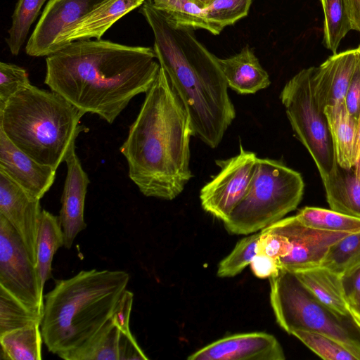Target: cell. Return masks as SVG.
Segmentation results:
<instances>
[{
	"instance_id": "cell-1",
	"label": "cell",
	"mask_w": 360,
	"mask_h": 360,
	"mask_svg": "<svg viewBox=\"0 0 360 360\" xmlns=\"http://www.w3.org/2000/svg\"><path fill=\"white\" fill-rule=\"evenodd\" d=\"M154 50L110 41L77 40L46 56L44 83L85 113L112 124L160 68Z\"/></svg>"
},
{
	"instance_id": "cell-2",
	"label": "cell",
	"mask_w": 360,
	"mask_h": 360,
	"mask_svg": "<svg viewBox=\"0 0 360 360\" xmlns=\"http://www.w3.org/2000/svg\"><path fill=\"white\" fill-rule=\"evenodd\" d=\"M186 110L160 67L120 148L130 179L146 197L171 200L193 176Z\"/></svg>"
},
{
	"instance_id": "cell-3",
	"label": "cell",
	"mask_w": 360,
	"mask_h": 360,
	"mask_svg": "<svg viewBox=\"0 0 360 360\" xmlns=\"http://www.w3.org/2000/svg\"><path fill=\"white\" fill-rule=\"evenodd\" d=\"M140 12L153 30L157 60L186 110L193 135L215 148L236 117L218 58L194 30L176 26L151 2L146 1Z\"/></svg>"
},
{
	"instance_id": "cell-4",
	"label": "cell",
	"mask_w": 360,
	"mask_h": 360,
	"mask_svg": "<svg viewBox=\"0 0 360 360\" xmlns=\"http://www.w3.org/2000/svg\"><path fill=\"white\" fill-rule=\"evenodd\" d=\"M129 278L124 271L91 269L56 281L41 324L49 352L60 356L90 340L112 317Z\"/></svg>"
},
{
	"instance_id": "cell-5",
	"label": "cell",
	"mask_w": 360,
	"mask_h": 360,
	"mask_svg": "<svg viewBox=\"0 0 360 360\" xmlns=\"http://www.w3.org/2000/svg\"><path fill=\"white\" fill-rule=\"evenodd\" d=\"M86 114L59 94L32 84L0 108V129L20 150L56 169L85 126Z\"/></svg>"
},
{
	"instance_id": "cell-6",
	"label": "cell",
	"mask_w": 360,
	"mask_h": 360,
	"mask_svg": "<svg viewBox=\"0 0 360 360\" xmlns=\"http://www.w3.org/2000/svg\"><path fill=\"white\" fill-rule=\"evenodd\" d=\"M302 175L280 161L258 158L249 188L224 225L232 234L248 235L283 219L302 200Z\"/></svg>"
},
{
	"instance_id": "cell-7",
	"label": "cell",
	"mask_w": 360,
	"mask_h": 360,
	"mask_svg": "<svg viewBox=\"0 0 360 360\" xmlns=\"http://www.w3.org/2000/svg\"><path fill=\"white\" fill-rule=\"evenodd\" d=\"M270 302L276 319L288 334L295 330L326 335L360 360V329L352 317L340 316L321 303L290 271L269 278Z\"/></svg>"
},
{
	"instance_id": "cell-8",
	"label": "cell",
	"mask_w": 360,
	"mask_h": 360,
	"mask_svg": "<svg viewBox=\"0 0 360 360\" xmlns=\"http://www.w3.org/2000/svg\"><path fill=\"white\" fill-rule=\"evenodd\" d=\"M314 68L294 75L283 86L280 98L295 136L312 158L321 178L330 172L335 158L326 117L313 94Z\"/></svg>"
},
{
	"instance_id": "cell-9",
	"label": "cell",
	"mask_w": 360,
	"mask_h": 360,
	"mask_svg": "<svg viewBox=\"0 0 360 360\" xmlns=\"http://www.w3.org/2000/svg\"><path fill=\"white\" fill-rule=\"evenodd\" d=\"M0 286L30 308L44 312V288L36 263L9 222L0 215Z\"/></svg>"
},
{
	"instance_id": "cell-10",
	"label": "cell",
	"mask_w": 360,
	"mask_h": 360,
	"mask_svg": "<svg viewBox=\"0 0 360 360\" xmlns=\"http://www.w3.org/2000/svg\"><path fill=\"white\" fill-rule=\"evenodd\" d=\"M258 158L240 146V153L229 159L217 160L219 172L200 193L204 210L224 221L245 197Z\"/></svg>"
},
{
	"instance_id": "cell-11",
	"label": "cell",
	"mask_w": 360,
	"mask_h": 360,
	"mask_svg": "<svg viewBox=\"0 0 360 360\" xmlns=\"http://www.w3.org/2000/svg\"><path fill=\"white\" fill-rule=\"evenodd\" d=\"M266 228L288 238L290 251L280 259V266L292 272L321 266L331 246L351 233L314 229L300 222L295 215Z\"/></svg>"
},
{
	"instance_id": "cell-12",
	"label": "cell",
	"mask_w": 360,
	"mask_h": 360,
	"mask_svg": "<svg viewBox=\"0 0 360 360\" xmlns=\"http://www.w3.org/2000/svg\"><path fill=\"white\" fill-rule=\"evenodd\" d=\"M105 0H49L25 46L27 55L48 56L57 40Z\"/></svg>"
},
{
	"instance_id": "cell-13",
	"label": "cell",
	"mask_w": 360,
	"mask_h": 360,
	"mask_svg": "<svg viewBox=\"0 0 360 360\" xmlns=\"http://www.w3.org/2000/svg\"><path fill=\"white\" fill-rule=\"evenodd\" d=\"M41 211L40 200L32 197L0 170V215L18 233L36 264V245Z\"/></svg>"
},
{
	"instance_id": "cell-14",
	"label": "cell",
	"mask_w": 360,
	"mask_h": 360,
	"mask_svg": "<svg viewBox=\"0 0 360 360\" xmlns=\"http://www.w3.org/2000/svg\"><path fill=\"white\" fill-rule=\"evenodd\" d=\"M285 354L272 335L254 332L229 335L191 354L188 360H284Z\"/></svg>"
},
{
	"instance_id": "cell-15",
	"label": "cell",
	"mask_w": 360,
	"mask_h": 360,
	"mask_svg": "<svg viewBox=\"0 0 360 360\" xmlns=\"http://www.w3.org/2000/svg\"><path fill=\"white\" fill-rule=\"evenodd\" d=\"M64 162L67 174L58 217L64 233V247L70 249L77 234L86 228L84 205L90 180L76 153L75 141L71 145Z\"/></svg>"
},
{
	"instance_id": "cell-16",
	"label": "cell",
	"mask_w": 360,
	"mask_h": 360,
	"mask_svg": "<svg viewBox=\"0 0 360 360\" xmlns=\"http://www.w3.org/2000/svg\"><path fill=\"white\" fill-rule=\"evenodd\" d=\"M360 63L359 48L336 53L319 67L314 68L311 82L318 106L324 110L328 105L345 102V97Z\"/></svg>"
},
{
	"instance_id": "cell-17",
	"label": "cell",
	"mask_w": 360,
	"mask_h": 360,
	"mask_svg": "<svg viewBox=\"0 0 360 360\" xmlns=\"http://www.w3.org/2000/svg\"><path fill=\"white\" fill-rule=\"evenodd\" d=\"M0 170L32 197L41 200L53 185L57 169L22 152L0 129Z\"/></svg>"
},
{
	"instance_id": "cell-18",
	"label": "cell",
	"mask_w": 360,
	"mask_h": 360,
	"mask_svg": "<svg viewBox=\"0 0 360 360\" xmlns=\"http://www.w3.org/2000/svg\"><path fill=\"white\" fill-rule=\"evenodd\" d=\"M145 1L105 0L68 30L57 40L54 46V53L74 41L91 38L101 39L113 24L128 13L141 6Z\"/></svg>"
},
{
	"instance_id": "cell-19",
	"label": "cell",
	"mask_w": 360,
	"mask_h": 360,
	"mask_svg": "<svg viewBox=\"0 0 360 360\" xmlns=\"http://www.w3.org/2000/svg\"><path fill=\"white\" fill-rule=\"evenodd\" d=\"M217 60L229 87L238 94H255L270 85L268 73L248 45L240 53Z\"/></svg>"
},
{
	"instance_id": "cell-20",
	"label": "cell",
	"mask_w": 360,
	"mask_h": 360,
	"mask_svg": "<svg viewBox=\"0 0 360 360\" xmlns=\"http://www.w3.org/2000/svg\"><path fill=\"white\" fill-rule=\"evenodd\" d=\"M323 111L337 162L345 169L354 167L358 120L349 112L345 102L326 106Z\"/></svg>"
},
{
	"instance_id": "cell-21",
	"label": "cell",
	"mask_w": 360,
	"mask_h": 360,
	"mask_svg": "<svg viewBox=\"0 0 360 360\" xmlns=\"http://www.w3.org/2000/svg\"><path fill=\"white\" fill-rule=\"evenodd\" d=\"M293 273L324 306L340 316L351 317L342 277L322 266Z\"/></svg>"
},
{
	"instance_id": "cell-22",
	"label": "cell",
	"mask_w": 360,
	"mask_h": 360,
	"mask_svg": "<svg viewBox=\"0 0 360 360\" xmlns=\"http://www.w3.org/2000/svg\"><path fill=\"white\" fill-rule=\"evenodd\" d=\"M321 179L330 208L360 218V180L354 167L345 169L335 159L330 172Z\"/></svg>"
},
{
	"instance_id": "cell-23",
	"label": "cell",
	"mask_w": 360,
	"mask_h": 360,
	"mask_svg": "<svg viewBox=\"0 0 360 360\" xmlns=\"http://www.w3.org/2000/svg\"><path fill=\"white\" fill-rule=\"evenodd\" d=\"M65 238L59 217L42 210L37 245V267L42 288L52 277V261L56 252L64 246Z\"/></svg>"
},
{
	"instance_id": "cell-24",
	"label": "cell",
	"mask_w": 360,
	"mask_h": 360,
	"mask_svg": "<svg viewBox=\"0 0 360 360\" xmlns=\"http://www.w3.org/2000/svg\"><path fill=\"white\" fill-rule=\"evenodd\" d=\"M40 323L0 335L1 358L6 360H40L43 340Z\"/></svg>"
},
{
	"instance_id": "cell-25",
	"label": "cell",
	"mask_w": 360,
	"mask_h": 360,
	"mask_svg": "<svg viewBox=\"0 0 360 360\" xmlns=\"http://www.w3.org/2000/svg\"><path fill=\"white\" fill-rule=\"evenodd\" d=\"M120 330L110 319L82 347L63 354L65 360H119Z\"/></svg>"
},
{
	"instance_id": "cell-26",
	"label": "cell",
	"mask_w": 360,
	"mask_h": 360,
	"mask_svg": "<svg viewBox=\"0 0 360 360\" xmlns=\"http://www.w3.org/2000/svg\"><path fill=\"white\" fill-rule=\"evenodd\" d=\"M306 226L335 232L355 233L360 231V218L333 210L304 207L295 215Z\"/></svg>"
},
{
	"instance_id": "cell-27",
	"label": "cell",
	"mask_w": 360,
	"mask_h": 360,
	"mask_svg": "<svg viewBox=\"0 0 360 360\" xmlns=\"http://www.w3.org/2000/svg\"><path fill=\"white\" fill-rule=\"evenodd\" d=\"M321 266L341 277L360 268V231L346 236L332 245Z\"/></svg>"
},
{
	"instance_id": "cell-28",
	"label": "cell",
	"mask_w": 360,
	"mask_h": 360,
	"mask_svg": "<svg viewBox=\"0 0 360 360\" xmlns=\"http://www.w3.org/2000/svg\"><path fill=\"white\" fill-rule=\"evenodd\" d=\"M44 312L34 310L0 286V335L34 323L41 324Z\"/></svg>"
},
{
	"instance_id": "cell-29",
	"label": "cell",
	"mask_w": 360,
	"mask_h": 360,
	"mask_svg": "<svg viewBox=\"0 0 360 360\" xmlns=\"http://www.w3.org/2000/svg\"><path fill=\"white\" fill-rule=\"evenodd\" d=\"M46 0H18L12 15L11 25L6 42L11 53L18 56L24 44L30 28Z\"/></svg>"
},
{
	"instance_id": "cell-30",
	"label": "cell",
	"mask_w": 360,
	"mask_h": 360,
	"mask_svg": "<svg viewBox=\"0 0 360 360\" xmlns=\"http://www.w3.org/2000/svg\"><path fill=\"white\" fill-rule=\"evenodd\" d=\"M323 15V44L337 53L342 39L351 30L344 0H321Z\"/></svg>"
},
{
	"instance_id": "cell-31",
	"label": "cell",
	"mask_w": 360,
	"mask_h": 360,
	"mask_svg": "<svg viewBox=\"0 0 360 360\" xmlns=\"http://www.w3.org/2000/svg\"><path fill=\"white\" fill-rule=\"evenodd\" d=\"M153 6L176 26L192 30L203 29L211 32L205 17V8L195 0H168Z\"/></svg>"
},
{
	"instance_id": "cell-32",
	"label": "cell",
	"mask_w": 360,
	"mask_h": 360,
	"mask_svg": "<svg viewBox=\"0 0 360 360\" xmlns=\"http://www.w3.org/2000/svg\"><path fill=\"white\" fill-rule=\"evenodd\" d=\"M252 0H214L205 8L211 33L217 35L226 26L245 17Z\"/></svg>"
},
{
	"instance_id": "cell-33",
	"label": "cell",
	"mask_w": 360,
	"mask_h": 360,
	"mask_svg": "<svg viewBox=\"0 0 360 360\" xmlns=\"http://www.w3.org/2000/svg\"><path fill=\"white\" fill-rule=\"evenodd\" d=\"M260 231L243 238L233 250L219 264L217 274L219 277H233L250 265L257 254V245Z\"/></svg>"
},
{
	"instance_id": "cell-34",
	"label": "cell",
	"mask_w": 360,
	"mask_h": 360,
	"mask_svg": "<svg viewBox=\"0 0 360 360\" xmlns=\"http://www.w3.org/2000/svg\"><path fill=\"white\" fill-rule=\"evenodd\" d=\"M291 335L303 342L309 349L325 360H357L337 340L322 333L295 330Z\"/></svg>"
},
{
	"instance_id": "cell-35",
	"label": "cell",
	"mask_w": 360,
	"mask_h": 360,
	"mask_svg": "<svg viewBox=\"0 0 360 360\" xmlns=\"http://www.w3.org/2000/svg\"><path fill=\"white\" fill-rule=\"evenodd\" d=\"M25 69L17 65L0 63V108L16 93L30 85Z\"/></svg>"
},
{
	"instance_id": "cell-36",
	"label": "cell",
	"mask_w": 360,
	"mask_h": 360,
	"mask_svg": "<svg viewBox=\"0 0 360 360\" xmlns=\"http://www.w3.org/2000/svg\"><path fill=\"white\" fill-rule=\"evenodd\" d=\"M290 251V243L287 237L266 228L260 231L257 245V253H261L279 260Z\"/></svg>"
},
{
	"instance_id": "cell-37",
	"label": "cell",
	"mask_w": 360,
	"mask_h": 360,
	"mask_svg": "<svg viewBox=\"0 0 360 360\" xmlns=\"http://www.w3.org/2000/svg\"><path fill=\"white\" fill-rule=\"evenodd\" d=\"M134 301V294L127 289L122 294L111 317L112 321L124 333H131L129 328L130 314Z\"/></svg>"
},
{
	"instance_id": "cell-38",
	"label": "cell",
	"mask_w": 360,
	"mask_h": 360,
	"mask_svg": "<svg viewBox=\"0 0 360 360\" xmlns=\"http://www.w3.org/2000/svg\"><path fill=\"white\" fill-rule=\"evenodd\" d=\"M250 266L253 274L260 278H269L281 269L279 260L261 253L256 254Z\"/></svg>"
},
{
	"instance_id": "cell-39",
	"label": "cell",
	"mask_w": 360,
	"mask_h": 360,
	"mask_svg": "<svg viewBox=\"0 0 360 360\" xmlns=\"http://www.w3.org/2000/svg\"><path fill=\"white\" fill-rule=\"evenodd\" d=\"M345 104L349 112L358 120L360 112V63L348 86L345 97Z\"/></svg>"
},
{
	"instance_id": "cell-40",
	"label": "cell",
	"mask_w": 360,
	"mask_h": 360,
	"mask_svg": "<svg viewBox=\"0 0 360 360\" xmlns=\"http://www.w3.org/2000/svg\"><path fill=\"white\" fill-rule=\"evenodd\" d=\"M148 358L131 333L120 331L119 360H147Z\"/></svg>"
},
{
	"instance_id": "cell-41",
	"label": "cell",
	"mask_w": 360,
	"mask_h": 360,
	"mask_svg": "<svg viewBox=\"0 0 360 360\" xmlns=\"http://www.w3.org/2000/svg\"><path fill=\"white\" fill-rule=\"evenodd\" d=\"M351 30L360 32V0H344Z\"/></svg>"
},
{
	"instance_id": "cell-42",
	"label": "cell",
	"mask_w": 360,
	"mask_h": 360,
	"mask_svg": "<svg viewBox=\"0 0 360 360\" xmlns=\"http://www.w3.org/2000/svg\"><path fill=\"white\" fill-rule=\"evenodd\" d=\"M342 283L347 297L360 293V268L349 275L342 277Z\"/></svg>"
},
{
	"instance_id": "cell-43",
	"label": "cell",
	"mask_w": 360,
	"mask_h": 360,
	"mask_svg": "<svg viewBox=\"0 0 360 360\" xmlns=\"http://www.w3.org/2000/svg\"><path fill=\"white\" fill-rule=\"evenodd\" d=\"M347 300L351 317L360 329V293L348 296Z\"/></svg>"
},
{
	"instance_id": "cell-44",
	"label": "cell",
	"mask_w": 360,
	"mask_h": 360,
	"mask_svg": "<svg viewBox=\"0 0 360 360\" xmlns=\"http://www.w3.org/2000/svg\"><path fill=\"white\" fill-rule=\"evenodd\" d=\"M358 48L360 51V44ZM354 169L358 179L360 180V112L358 117L356 155Z\"/></svg>"
},
{
	"instance_id": "cell-45",
	"label": "cell",
	"mask_w": 360,
	"mask_h": 360,
	"mask_svg": "<svg viewBox=\"0 0 360 360\" xmlns=\"http://www.w3.org/2000/svg\"><path fill=\"white\" fill-rule=\"evenodd\" d=\"M214 0H195V1L202 8H207L211 4Z\"/></svg>"
},
{
	"instance_id": "cell-46",
	"label": "cell",
	"mask_w": 360,
	"mask_h": 360,
	"mask_svg": "<svg viewBox=\"0 0 360 360\" xmlns=\"http://www.w3.org/2000/svg\"><path fill=\"white\" fill-rule=\"evenodd\" d=\"M151 2L153 5H158L159 4L163 3L165 1H167L168 0H146Z\"/></svg>"
}]
</instances>
